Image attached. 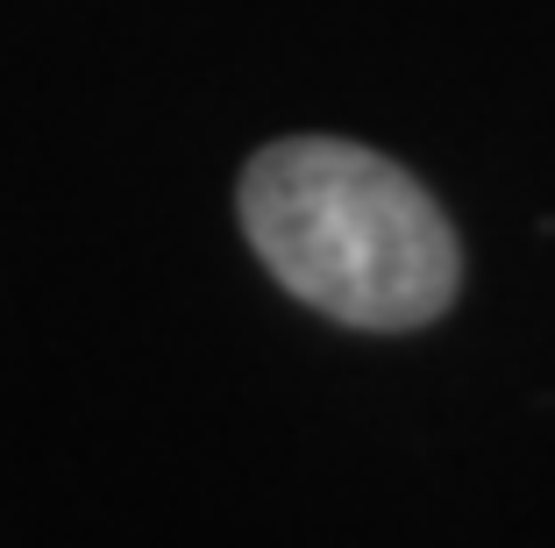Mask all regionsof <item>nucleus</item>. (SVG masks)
Listing matches in <instances>:
<instances>
[{"mask_svg": "<svg viewBox=\"0 0 555 548\" xmlns=\"http://www.w3.org/2000/svg\"><path fill=\"white\" fill-rule=\"evenodd\" d=\"M243 235L278 285L343 328H427L463 285L449 214L343 136H285L243 171Z\"/></svg>", "mask_w": 555, "mask_h": 548, "instance_id": "f257e3e1", "label": "nucleus"}]
</instances>
